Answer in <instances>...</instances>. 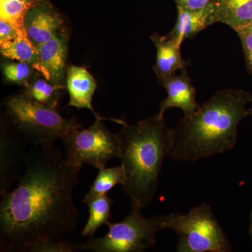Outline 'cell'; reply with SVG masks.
<instances>
[{"label":"cell","instance_id":"83f0119b","mask_svg":"<svg viewBox=\"0 0 252 252\" xmlns=\"http://www.w3.org/2000/svg\"><path fill=\"white\" fill-rule=\"evenodd\" d=\"M250 234H251V236H252V224H251V227H250Z\"/></svg>","mask_w":252,"mask_h":252},{"label":"cell","instance_id":"6da1fadb","mask_svg":"<svg viewBox=\"0 0 252 252\" xmlns=\"http://www.w3.org/2000/svg\"><path fill=\"white\" fill-rule=\"evenodd\" d=\"M81 167L71 165L54 144L28 151L17 187L1 195L0 251L31 252L77 228L73 190Z\"/></svg>","mask_w":252,"mask_h":252},{"label":"cell","instance_id":"9c48e42d","mask_svg":"<svg viewBox=\"0 0 252 252\" xmlns=\"http://www.w3.org/2000/svg\"><path fill=\"white\" fill-rule=\"evenodd\" d=\"M24 26L28 39L36 47L65 31L62 18L46 0H36L26 13Z\"/></svg>","mask_w":252,"mask_h":252},{"label":"cell","instance_id":"603a6c76","mask_svg":"<svg viewBox=\"0 0 252 252\" xmlns=\"http://www.w3.org/2000/svg\"><path fill=\"white\" fill-rule=\"evenodd\" d=\"M237 33L243 46L247 69L252 75V33L245 31Z\"/></svg>","mask_w":252,"mask_h":252},{"label":"cell","instance_id":"f1b7e54d","mask_svg":"<svg viewBox=\"0 0 252 252\" xmlns=\"http://www.w3.org/2000/svg\"><path fill=\"white\" fill-rule=\"evenodd\" d=\"M251 216H252V215H251Z\"/></svg>","mask_w":252,"mask_h":252},{"label":"cell","instance_id":"7a4b0ae2","mask_svg":"<svg viewBox=\"0 0 252 252\" xmlns=\"http://www.w3.org/2000/svg\"><path fill=\"white\" fill-rule=\"evenodd\" d=\"M250 102L252 97L248 91H217L193 114L177 123L170 158L177 161L195 162L234 148L239 123L248 115L246 105Z\"/></svg>","mask_w":252,"mask_h":252},{"label":"cell","instance_id":"3957f363","mask_svg":"<svg viewBox=\"0 0 252 252\" xmlns=\"http://www.w3.org/2000/svg\"><path fill=\"white\" fill-rule=\"evenodd\" d=\"M122 126L117 135L126 178L123 190L132 205L144 208L157 193L162 163L171 153L173 129L159 113L133 125L124 122Z\"/></svg>","mask_w":252,"mask_h":252},{"label":"cell","instance_id":"484cf974","mask_svg":"<svg viewBox=\"0 0 252 252\" xmlns=\"http://www.w3.org/2000/svg\"><path fill=\"white\" fill-rule=\"evenodd\" d=\"M241 31L248 32L252 33V21L250 24L248 25L246 27L244 28L243 30Z\"/></svg>","mask_w":252,"mask_h":252},{"label":"cell","instance_id":"277c9868","mask_svg":"<svg viewBox=\"0 0 252 252\" xmlns=\"http://www.w3.org/2000/svg\"><path fill=\"white\" fill-rule=\"evenodd\" d=\"M8 117L18 130L34 146H49L55 141H64L81 128L75 119L63 117L57 109L34 102L23 94L5 99Z\"/></svg>","mask_w":252,"mask_h":252},{"label":"cell","instance_id":"8fae6325","mask_svg":"<svg viewBox=\"0 0 252 252\" xmlns=\"http://www.w3.org/2000/svg\"><path fill=\"white\" fill-rule=\"evenodd\" d=\"M69 37L66 31L38 46L43 77L56 85H64L67 77Z\"/></svg>","mask_w":252,"mask_h":252},{"label":"cell","instance_id":"8992f818","mask_svg":"<svg viewBox=\"0 0 252 252\" xmlns=\"http://www.w3.org/2000/svg\"><path fill=\"white\" fill-rule=\"evenodd\" d=\"M165 227L178 236V252H229L231 245L211 207L202 203L188 213L165 215Z\"/></svg>","mask_w":252,"mask_h":252},{"label":"cell","instance_id":"4316f807","mask_svg":"<svg viewBox=\"0 0 252 252\" xmlns=\"http://www.w3.org/2000/svg\"><path fill=\"white\" fill-rule=\"evenodd\" d=\"M248 115H252V108L248 109Z\"/></svg>","mask_w":252,"mask_h":252},{"label":"cell","instance_id":"cb8c5ba5","mask_svg":"<svg viewBox=\"0 0 252 252\" xmlns=\"http://www.w3.org/2000/svg\"><path fill=\"white\" fill-rule=\"evenodd\" d=\"M20 35L22 36L11 23L0 19V45L14 41Z\"/></svg>","mask_w":252,"mask_h":252},{"label":"cell","instance_id":"e0dca14e","mask_svg":"<svg viewBox=\"0 0 252 252\" xmlns=\"http://www.w3.org/2000/svg\"><path fill=\"white\" fill-rule=\"evenodd\" d=\"M65 89L67 86L52 84L40 74L36 76L25 87L23 94L34 102L57 109L60 98L59 91Z\"/></svg>","mask_w":252,"mask_h":252},{"label":"cell","instance_id":"4fadbf2b","mask_svg":"<svg viewBox=\"0 0 252 252\" xmlns=\"http://www.w3.org/2000/svg\"><path fill=\"white\" fill-rule=\"evenodd\" d=\"M177 8V21L167 36L179 45L185 39L195 37L204 29L217 22V0L202 9Z\"/></svg>","mask_w":252,"mask_h":252},{"label":"cell","instance_id":"52a82bcc","mask_svg":"<svg viewBox=\"0 0 252 252\" xmlns=\"http://www.w3.org/2000/svg\"><path fill=\"white\" fill-rule=\"evenodd\" d=\"M101 119H96L86 129H79L63 141L67 161L74 166L91 165L102 169L112 158L119 157L120 142Z\"/></svg>","mask_w":252,"mask_h":252},{"label":"cell","instance_id":"5bb4252c","mask_svg":"<svg viewBox=\"0 0 252 252\" xmlns=\"http://www.w3.org/2000/svg\"><path fill=\"white\" fill-rule=\"evenodd\" d=\"M151 39L157 48L156 63L153 69L159 81L188 67L189 61L182 59L181 45L167 35L160 36L158 33H154Z\"/></svg>","mask_w":252,"mask_h":252},{"label":"cell","instance_id":"ac0fdd59","mask_svg":"<svg viewBox=\"0 0 252 252\" xmlns=\"http://www.w3.org/2000/svg\"><path fill=\"white\" fill-rule=\"evenodd\" d=\"M82 203L89 207L90 215L81 234L84 236H93L101 226L108 224L114 202L108 195H104L82 200Z\"/></svg>","mask_w":252,"mask_h":252},{"label":"cell","instance_id":"d4e9b609","mask_svg":"<svg viewBox=\"0 0 252 252\" xmlns=\"http://www.w3.org/2000/svg\"><path fill=\"white\" fill-rule=\"evenodd\" d=\"M215 0H175L177 7L195 10L202 9Z\"/></svg>","mask_w":252,"mask_h":252},{"label":"cell","instance_id":"d6986e66","mask_svg":"<svg viewBox=\"0 0 252 252\" xmlns=\"http://www.w3.org/2000/svg\"><path fill=\"white\" fill-rule=\"evenodd\" d=\"M126 174L124 167H110L99 169V173L91 187L89 193L86 194L83 200L107 195L109 190L117 185L122 186L126 182Z\"/></svg>","mask_w":252,"mask_h":252},{"label":"cell","instance_id":"30bf717a","mask_svg":"<svg viewBox=\"0 0 252 252\" xmlns=\"http://www.w3.org/2000/svg\"><path fill=\"white\" fill-rule=\"evenodd\" d=\"M160 82L167 94L159 105L160 115L164 116L167 109L177 107L182 109L185 117H188L200 107L196 101V91L186 69L181 71L180 75L174 74L164 78Z\"/></svg>","mask_w":252,"mask_h":252},{"label":"cell","instance_id":"5b68a950","mask_svg":"<svg viewBox=\"0 0 252 252\" xmlns=\"http://www.w3.org/2000/svg\"><path fill=\"white\" fill-rule=\"evenodd\" d=\"M140 207L131 205V211L120 223L109 222L108 233L102 238L76 243L77 251L141 252L156 243V235L165 229V215L144 217Z\"/></svg>","mask_w":252,"mask_h":252},{"label":"cell","instance_id":"44dd1931","mask_svg":"<svg viewBox=\"0 0 252 252\" xmlns=\"http://www.w3.org/2000/svg\"><path fill=\"white\" fill-rule=\"evenodd\" d=\"M3 75L8 82L26 87L40 73L31 64L21 61H6L1 64Z\"/></svg>","mask_w":252,"mask_h":252},{"label":"cell","instance_id":"2e32d148","mask_svg":"<svg viewBox=\"0 0 252 252\" xmlns=\"http://www.w3.org/2000/svg\"><path fill=\"white\" fill-rule=\"evenodd\" d=\"M1 54L13 61H21L31 64L43 76V68L39 59V50L27 36H18L14 41L0 45Z\"/></svg>","mask_w":252,"mask_h":252},{"label":"cell","instance_id":"9a60e30c","mask_svg":"<svg viewBox=\"0 0 252 252\" xmlns=\"http://www.w3.org/2000/svg\"><path fill=\"white\" fill-rule=\"evenodd\" d=\"M252 21V0H217V22L238 32Z\"/></svg>","mask_w":252,"mask_h":252},{"label":"cell","instance_id":"ffe728a7","mask_svg":"<svg viewBox=\"0 0 252 252\" xmlns=\"http://www.w3.org/2000/svg\"><path fill=\"white\" fill-rule=\"evenodd\" d=\"M36 0H0V19L11 23L22 36H27L24 20Z\"/></svg>","mask_w":252,"mask_h":252},{"label":"cell","instance_id":"7c38bea8","mask_svg":"<svg viewBox=\"0 0 252 252\" xmlns=\"http://www.w3.org/2000/svg\"><path fill=\"white\" fill-rule=\"evenodd\" d=\"M66 86L69 95V104L78 109H86L94 114L96 119L109 120L123 125L121 119H107L94 110L92 105L93 96L97 87L94 77L85 68L71 65L67 68Z\"/></svg>","mask_w":252,"mask_h":252},{"label":"cell","instance_id":"ba28073f","mask_svg":"<svg viewBox=\"0 0 252 252\" xmlns=\"http://www.w3.org/2000/svg\"><path fill=\"white\" fill-rule=\"evenodd\" d=\"M28 140L14 125L10 129L1 124L0 134V195L9 191L11 185L19 181L26 161Z\"/></svg>","mask_w":252,"mask_h":252},{"label":"cell","instance_id":"7402d4cb","mask_svg":"<svg viewBox=\"0 0 252 252\" xmlns=\"http://www.w3.org/2000/svg\"><path fill=\"white\" fill-rule=\"evenodd\" d=\"M77 252L76 243L62 240H49L33 247L31 252Z\"/></svg>","mask_w":252,"mask_h":252}]
</instances>
